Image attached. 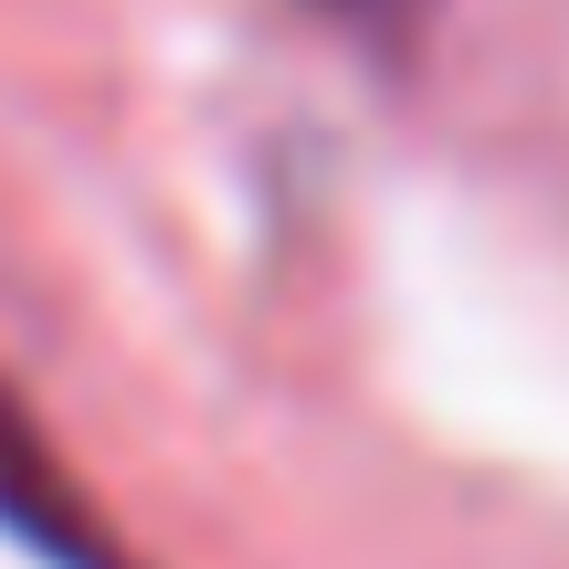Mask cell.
<instances>
[{
	"mask_svg": "<svg viewBox=\"0 0 569 569\" xmlns=\"http://www.w3.org/2000/svg\"><path fill=\"white\" fill-rule=\"evenodd\" d=\"M0 517H11L42 559H63V569H117V559H106V528L63 496V475L42 465V443H32V422L11 411V390H0Z\"/></svg>",
	"mask_w": 569,
	"mask_h": 569,
	"instance_id": "cell-1",
	"label": "cell"
},
{
	"mask_svg": "<svg viewBox=\"0 0 569 569\" xmlns=\"http://www.w3.org/2000/svg\"><path fill=\"white\" fill-rule=\"evenodd\" d=\"M327 11H348V21H401V11H422V0H327Z\"/></svg>",
	"mask_w": 569,
	"mask_h": 569,
	"instance_id": "cell-2",
	"label": "cell"
}]
</instances>
